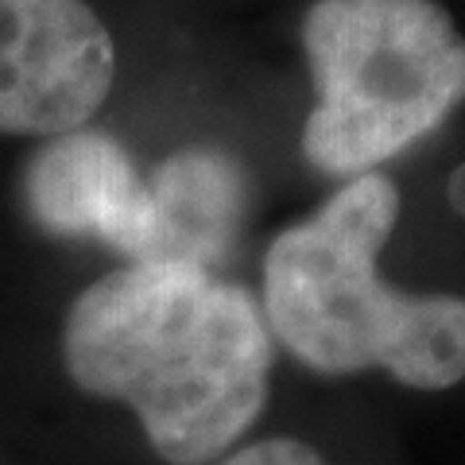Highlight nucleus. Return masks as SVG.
Segmentation results:
<instances>
[{"label":"nucleus","mask_w":465,"mask_h":465,"mask_svg":"<svg viewBox=\"0 0 465 465\" xmlns=\"http://www.w3.org/2000/svg\"><path fill=\"white\" fill-rule=\"evenodd\" d=\"M63 361L82 391L133 407L167 465H210L264 411L275 338L244 287L133 260L74 299Z\"/></svg>","instance_id":"obj_1"},{"label":"nucleus","mask_w":465,"mask_h":465,"mask_svg":"<svg viewBox=\"0 0 465 465\" xmlns=\"http://www.w3.org/2000/svg\"><path fill=\"white\" fill-rule=\"evenodd\" d=\"M400 222V186L357 174L264 256V322L307 369L326 376L388 369L400 384L442 391L465 381V299L384 283L381 252Z\"/></svg>","instance_id":"obj_2"},{"label":"nucleus","mask_w":465,"mask_h":465,"mask_svg":"<svg viewBox=\"0 0 465 465\" xmlns=\"http://www.w3.org/2000/svg\"><path fill=\"white\" fill-rule=\"evenodd\" d=\"M314 109L302 152L326 174H369L465 101V35L434 0H314L302 20Z\"/></svg>","instance_id":"obj_3"},{"label":"nucleus","mask_w":465,"mask_h":465,"mask_svg":"<svg viewBox=\"0 0 465 465\" xmlns=\"http://www.w3.org/2000/svg\"><path fill=\"white\" fill-rule=\"evenodd\" d=\"M113 78V35L85 0H0V133L85 128Z\"/></svg>","instance_id":"obj_4"},{"label":"nucleus","mask_w":465,"mask_h":465,"mask_svg":"<svg viewBox=\"0 0 465 465\" xmlns=\"http://www.w3.org/2000/svg\"><path fill=\"white\" fill-rule=\"evenodd\" d=\"M27 210L54 237H94L133 260H152L155 206L136 163L109 133L51 136L27 163Z\"/></svg>","instance_id":"obj_5"},{"label":"nucleus","mask_w":465,"mask_h":465,"mask_svg":"<svg viewBox=\"0 0 465 465\" xmlns=\"http://www.w3.org/2000/svg\"><path fill=\"white\" fill-rule=\"evenodd\" d=\"M155 206L152 260L206 268L222 260L244 213V171L210 148L174 152L148 183Z\"/></svg>","instance_id":"obj_6"},{"label":"nucleus","mask_w":465,"mask_h":465,"mask_svg":"<svg viewBox=\"0 0 465 465\" xmlns=\"http://www.w3.org/2000/svg\"><path fill=\"white\" fill-rule=\"evenodd\" d=\"M213 465H326V458L299 439H264V442L229 450Z\"/></svg>","instance_id":"obj_7"},{"label":"nucleus","mask_w":465,"mask_h":465,"mask_svg":"<svg viewBox=\"0 0 465 465\" xmlns=\"http://www.w3.org/2000/svg\"><path fill=\"white\" fill-rule=\"evenodd\" d=\"M446 194H450V206H454L458 213H465V163L450 174V186H446Z\"/></svg>","instance_id":"obj_8"}]
</instances>
